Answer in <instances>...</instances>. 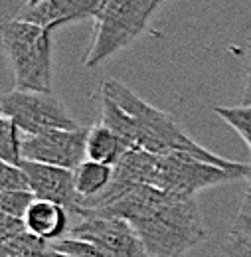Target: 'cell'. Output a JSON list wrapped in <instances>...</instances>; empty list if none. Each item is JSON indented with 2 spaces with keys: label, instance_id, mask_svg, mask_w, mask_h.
I'll return each instance as SVG.
<instances>
[{
  "label": "cell",
  "instance_id": "6da1fadb",
  "mask_svg": "<svg viewBox=\"0 0 251 257\" xmlns=\"http://www.w3.org/2000/svg\"><path fill=\"white\" fill-rule=\"evenodd\" d=\"M87 214L129 222L153 257H184L208 239V227L196 198L155 186H139L109 208Z\"/></svg>",
  "mask_w": 251,
  "mask_h": 257
},
{
  "label": "cell",
  "instance_id": "7a4b0ae2",
  "mask_svg": "<svg viewBox=\"0 0 251 257\" xmlns=\"http://www.w3.org/2000/svg\"><path fill=\"white\" fill-rule=\"evenodd\" d=\"M101 93L111 97L121 109H125L135 119L137 149H141V151H147V153L158 155V157L172 155V153H188L200 161L218 164L221 168H229V170H243L247 166L243 162L229 161V159H223V157H218V155L206 151L202 145H198L192 137H188L182 131V127L176 123V119L172 115L143 101L135 91H131L127 85L115 81V79L103 81Z\"/></svg>",
  "mask_w": 251,
  "mask_h": 257
},
{
  "label": "cell",
  "instance_id": "3957f363",
  "mask_svg": "<svg viewBox=\"0 0 251 257\" xmlns=\"http://www.w3.org/2000/svg\"><path fill=\"white\" fill-rule=\"evenodd\" d=\"M2 46L12 64L14 89L52 93V32L12 18L2 26Z\"/></svg>",
  "mask_w": 251,
  "mask_h": 257
},
{
  "label": "cell",
  "instance_id": "277c9868",
  "mask_svg": "<svg viewBox=\"0 0 251 257\" xmlns=\"http://www.w3.org/2000/svg\"><path fill=\"white\" fill-rule=\"evenodd\" d=\"M158 4V0H105L99 14L93 18V40L83 65L93 69L107 58L131 46L147 30V24Z\"/></svg>",
  "mask_w": 251,
  "mask_h": 257
},
{
  "label": "cell",
  "instance_id": "5b68a950",
  "mask_svg": "<svg viewBox=\"0 0 251 257\" xmlns=\"http://www.w3.org/2000/svg\"><path fill=\"white\" fill-rule=\"evenodd\" d=\"M245 172L247 166L243 170H229L218 164L200 161L188 153H172L157 159L155 188L186 198H196V194L204 188L245 178Z\"/></svg>",
  "mask_w": 251,
  "mask_h": 257
},
{
  "label": "cell",
  "instance_id": "8992f818",
  "mask_svg": "<svg viewBox=\"0 0 251 257\" xmlns=\"http://www.w3.org/2000/svg\"><path fill=\"white\" fill-rule=\"evenodd\" d=\"M0 113L4 117H10L26 137L42 135L56 128L71 131L81 127L73 121L65 105L54 93L14 89L2 97Z\"/></svg>",
  "mask_w": 251,
  "mask_h": 257
},
{
  "label": "cell",
  "instance_id": "52a82bcc",
  "mask_svg": "<svg viewBox=\"0 0 251 257\" xmlns=\"http://www.w3.org/2000/svg\"><path fill=\"white\" fill-rule=\"evenodd\" d=\"M69 233V237L97 245L109 257H153L135 227L121 218L85 214Z\"/></svg>",
  "mask_w": 251,
  "mask_h": 257
},
{
  "label": "cell",
  "instance_id": "ba28073f",
  "mask_svg": "<svg viewBox=\"0 0 251 257\" xmlns=\"http://www.w3.org/2000/svg\"><path fill=\"white\" fill-rule=\"evenodd\" d=\"M87 135L89 127L71 131L56 128L42 135L24 137L22 157L24 161L75 170L79 164L87 161Z\"/></svg>",
  "mask_w": 251,
  "mask_h": 257
},
{
  "label": "cell",
  "instance_id": "9c48e42d",
  "mask_svg": "<svg viewBox=\"0 0 251 257\" xmlns=\"http://www.w3.org/2000/svg\"><path fill=\"white\" fill-rule=\"evenodd\" d=\"M20 166L24 168L30 180V190L36 196V200L56 202L77 218L85 216L87 206L85 200L77 192L73 170L32 161H22Z\"/></svg>",
  "mask_w": 251,
  "mask_h": 257
},
{
  "label": "cell",
  "instance_id": "30bf717a",
  "mask_svg": "<svg viewBox=\"0 0 251 257\" xmlns=\"http://www.w3.org/2000/svg\"><path fill=\"white\" fill-rule=\"evenodd\" d=\"M105 0H36L24 2L16 12V20L30 22L48 32L63 24L95 18Z\"/></svg>",
  "mask_w": 251,
  "mask_h": 257
},
{
  "label": "cell",
  "instance_id": "8fae6325",
  "mask_svg": "<svg viewBox=\"0 0 251 257\" xmlns=\"http://www.w3.org/2000/svg\"><path fill=\"white\" fill-rule=\"evenodd\" d=\"M24 222L28 227V233H32L34 237H38L46 243H56V241L63 239L67 233L69 212L56 202L34 200Z\"/></svg>",
  "mask_w": 251,
  "mask_h": 257
},
{
  "label": "cell",
  "instance_id": "7c38bea8",
  "mask_svg": "<svg viewBox=\"0 0 251 257\" xmlns=\"http://www.w3.org/2000/svg\"><path fill=\"white\" fill-rule=\"evenodd\" d=\"M131 151L125 143L103 123L89 127L87 135V161L115 166Z\"/></svg>",
  "mask_w": 251,
  "mask_h": 257
},
{
  "label": "cell",
  "instance_id": "4fadbf2b",
  "mask_svg": "<svg viewBox=\"0 0 251 257\" xmlns=\"http://www.w3.org/2000/svg\"><path fill=\"white\" fill-rule=\"evenodd\" d=\"M73 174H75L77 192L85 200V206L93 198L101 196L113 182V166L95 161H85L83 164H79L73 170Z\"/></svg>",
  "mask_w": 251,
  "mask_h": 257
},
{
  "label": "cell",
  "instance_id": "5bb4252c",
  "mask_svg": "<svg viewBox=\"0 0 251 257\" xmlns=\"http://www.w3.org/2000/svg\"><path fill=\"white\" fill-rule=\"evenodd\" d=\"M101 123L109 127L129 149H137V125L135 119L121 109L111 97L101 93Z\"/></svg>",
  "mask_w": 251,
  "mask_h": 257
},
{
  "label": "cell",
  "instance_id": "9a60e30c",
  "mask_svg": "<svg viewBox=\"0 0 251 257\" xmlns=\"http://www.w3.org/2000/svg\"><path fill=\"white\" fill-rule=\"evenodd\" d=\"M18 125L10 117H0V162L6 164H16L20 166L24 157H22V143L24 139L20 137Z\"/></svg>",
  "mask_w": 251,
  "mask_h": 257
},
{
  "label": "cell",
  "instance_id": "2e32d148",
  "mask_svg": "<svg viewBox=\"0 0 251 257\" xmlns=\"http://www.w3.org/2000/svg\"><path fill=\"white\" fill-rule=\"evenodd\" d=\"M214 113L245 141V145L249 147L251 151V107H247V105H239V107H221V105H216Z\"/></svg>",
  "mask_w": 251,
  "mask_h": 257
},
{
  "label": "cell",
  "instance_id": "e0dca14e",
  "mask_svg": "<svg viewBox=\"0 0 251 257\" xmlns=\"http://www.w3.org/2000/svg\"><path fill=\"white\" fill-rule=\"evenodd\" d=\"M0 192H32L22 166L0 162Z\"/></svg>",
  "mask_w": 251,
  "mask_h": 257
},
{
  "label": "cell",
  "instance_id": "ac0fdd59",
  "mask_svg": "<svg viewBox=\"0 0 251 257\" xmlns=\"http://www.w3.org/2000/svg\"><path fill=\"white\" fill-rule=\"evenodd\" d=\"M36 196L32 192H0V212L24 220Z\"/></svg>",
  "mask_w": 251,
  "mask_h": 257
},
{
  "label": "cell",
  "instance_id": "d6986e66",
  "mask_svg": "<svg viewBox=\"0 0 251 257\" xmlns=\"http://www.w3.org/2000/svg\"><path fill=\"white\" fill-rule=\"evenodd\" d=\"M56 251L67 253L73 257H109L103 249H99L97 245L83 241V239H75V237H63L56 243H50Z\"/></svg>",
  "mask_w": 251,
  "mask_h": 257
},
{
  "label": "cell",
  "instance_id": "ffe728a7",
  "mask_svg": "<svg viewBox=\"0 0 251 257\" xmlns=\"http://www.w3.org/2000/svg\"><path fill=\"white\" fill-rule=\"evenodd\" d=\"M220 257H251V241L229 231L220 243Z\"/></svg>",
  "mask_w": 251,
  "mask_h": 257
},
{
  "label": "cell",
  "instance_id": "44dd1931",
  "mask_svg": "<svg viewBox=\"0 0 251 257\" xmlns=\"http://www.w3.org/2000/svg\"><path fill=\"white\" fill-rule=\"evenodd\" d=\"M24 233H28V227H26L24 220H18V218L0 214V243L10 241V239H16V237H20Z\"/></svg>",
  "mask_w": 251,
  "mask_h": 257
},
{
  "label": "cell",
  "instance_id": "7402d4cb",
  "mask_svg": "<svg viewBox=\"0 0 251 257\" xmlns=\"http://www.w3.org/2000/svg\"><path fill=\"white\" fill-rule=\"evenodd\" d=\"M233 233L245 237L251 241V196L245 194L239 210H237V216H235V222H233V227H231Z\"/></svg>",
  "mask_w": 251,
  "mask_h": 257
},
{
  "label": "cell",
  "instance_id": "603a6c76",
  "mask_svg": "<svg viewBox=\"0 0 251 257\" xmlns=\"http://www.w3.org/2000/svg\"><path fill=\"white\" fill-rule=\"evenodd\" d=\"M241 105H247V107H251V56H249V65H247V73H245V85H243Z\"/></svg>",
  "mask_w": 251,
  "mask_h": 257
},
{
  "label": "cell",
  "instance_id": "cb8c5ba5",
  "mask_svg": "<svg viewBox=\"0 0 251 257\" xmlns=\"http://www.w3.org/2000/svg\"><path fill=\"white\" fill-rule=\"evenodd\" d=\"M42 257H73V255H67V253H60V251H56L52 245L42 253Z\"/></svg>",
  "mask_w": 251,
  "mask_h": 257
},
{
  "label": "cell",
  "instance_id": "d4e9b609",
  "mask_svg": "<svg viewBox=\"0 0 251 257\" xmlns=\"http://www.w3.org/2000/svg\"><path fill=\"white\" fill-rule=\"evenodd\" d=\"M243 180L247 182V194L251 196V162L247 164V172H245V178Z\"/></svg>",
  "mask_w": 251,
  "mask_h": 257
},
{
  "label": "cell",
  "instance_id": "484cf974",
  "mask_svg": "<svg viewBox=\"0 0 251 257\" xmlns=\"http://www.w3.org/2000/svg\"><path fill=\"white\" fill-rule=\"evenodd\" d=\"M26 2H36V0H26Z\"/></svg>",
  "mask_w": 251,
  "mask_h": 257
},
{
  "label": "cell",
  "instance_id": "4316f807",
  "mask_svg": "<svg viewBox=\"0 0 251 257\" xmlns=\"http://www.w3.org/2000/svg\"><path fill=\"white\" fill-rule=\"evenodd\" d=\"M158 2H162V0H158Z\"/></svg>",
  "mask_w": 251,
  "mask_h": 257
}]
</instances>
